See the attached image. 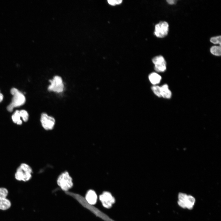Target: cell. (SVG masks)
I'll list each match as a JSON object with an SVG mask.
<instances>
[{
	"label": "cell",
	"mask_w": 221,
	"mask_h": 221,
	"mask_svg": "<svg viewBox=\"0 0 221 221\" xmlns=\"http://www.w3.org/2000/svg\"><path fill=\"white\" fill-rule=\"evenodd\" d=\"M33 170L28 164L22 163L17 168L15 173V178L18 181L26 182L32 177Z\"/></svg>",
	"instance_id": "1"
},
{
	"label": "cell",
	"mask_w": 221,
	"mask_h": 221,
	"mask_svg": "<svg viewBox=\"0 0 221 221\" xmlns=\"http://www.w3.org/2000/svg\"><path fill=\"white\" fill-rule=\"evenodd\" d=\"M10 93L13 97L11 103L7 107V110L9 112L12 111L14 107L23 105L25 101V96L17 89L15 88H12Z\"/></svg>",
	"instance_id": "2"
},
{
	"label": "cell",
	"mask_w": 221,
	"mask_h": 221,
	"mask_svg": "<svg viewBox=\"0 0 221 221\" xmlns=\"http://www.w3.org/2000/svg\"><path fill=\"white\" fill-rule=\"evenodd\" d=\"M57 183L58 185L64 191L66 192L73 186L72 179L67 171L61 174L57 178Z\"/></svg>",
	"instance_id": "3"
},
{
	"label": "cell",
	"mask_w": 221,
	"mask_h": 221,
	"mask_svg": "<svg viewBox=\"0 0 221 221\" xmlns=\"http://www.w3.org/2000/svg\"><path fill=\"white\" fill-rule=\"evenodd\" d=\"M50 84L48 87V91L57 93L62 92L64 90V85L62 78L60 76H56L49 80Z\"/></svg>",
	"instance_id": "4"
},
{
	"label": "cell",
	"mask_w": 221,
	"mask_h": 221,
	"mask_svg": "<svg viewBox=\"0 0 221 221\" xmlns=\"http://www.w3.org/2000/svg\"><path fill=\"white\" fill-rule=\"evenodd\" d=\"M40 121L42 127L47 130L53 129L56 122L54 117L45 113L41 114Z\"/></svg>",
	"instance_id": "5"
},
{
	"label": "cell",
	"mask_w": 221,
	"mask_h": 221,
	"mask_svg": "<svg viewBox=\"0 0 221 221\" xmlns=\"http://www.w3.org/2000/svg\"><path fill=\"white\" fill-rule=\"evenodd\" d=\"M169 24L165 21H161L155 25L154 34L157 37L163 38L168 34Z\"/></svg>",
	"instance_id": "6"
},
{
	"label": "cell",
	"mask_w": 221,
	"mask_h": 221,
	"mask_svg": "<svg viewBox=\"0 0 221 221\" xmlns=\"http://www.w3.org/2000/svg\"><path fill=\"white\" fill-rule=\"evenodd\" d=\"M8 194V191L6 188H0V210H6L10 207L11 202L6 198Z\"/></svg>",
	"instance_id": "7"
},
{
	"label": "cell",
	"mask_w": 221,
	"mask_h": 221,
	"mask_svg": "<svg viewBox=\"0 0 221 221\" xmlns=\"http://www.w3.org/2000/svg\"><path fill=\"white\" fill-rule=\"evenodd\" d=\"M99 199L103 206L107 208H111L115 202L114 198L108 192H103L99 196Z\"/></svg>",
	"instance_id": "8"
},
{
	"label": "cell",
	"mask_w": 221,
	"mask_h": 221,
	"mask_svg": "<svg viewBox=\"0 0 221 221\" xmlns=\"http://www.w3.org/2000/svg\"><path fill=\"white\" fill-rule=\"evenodd\" d=\"M75 196H76V197H75L76 199H79V200H77L78 201H79L80 203L83 204L84 207L90 210L97 216L102 218L103 219L105 220L106 221H114L108 217L106 215L102 213L97 209L91 206V205L88 204L85 200V202H83V199H81L80 196H76V194L75 195Z\"/></svg>",
	"instance_id": "9"
},
{
	"label": "cell",
	"mask_w": 221,
	"mask_h": 221,
	"mask_svg": "<svg viewBox=\"0 0 221 221\" xmlns=\"http://www.w3.org/2000/svg\"><path fill=\"white\" fill-rule=\"evenodd\" d=\"M85 199L88 204L92 205L96 203L97 199V194L93 190H89L86 194Z\"/></svg>",
	"instance_id": "10"
},
{
	"label": "cell",
	"mask_w": 221,
	"mask_h": 221,
	"mask_svg": "<svg viewBox=\"0 0 221 221\" xmlns=\"http://www.w3.org/2000/svg\"><path fill=\"white\" fill-rule=\"evenodd\" d=\"M161 97L164 98L170 99L172 95V92L169 89V86L165 84L161 87Z\"/></svg>",
	"instance_id": "11"
},
{
	"label": "cell",
	"mask_w": 221,
	"mask_h": 221,
	"mask_svg": "<svg viewBox=\"0 0 221 221\" xmlns=\"http://www.w3.org/2000/svg\"><path fill=\"white\" fill-rule=\"evenodd\" d=\"M149 79L152 84L156 85L160 83L161 79V77L157 73L153 72L149 75Z\"/></svg>",
	"instance_id": "12"
},
{
	"label": "cell",
	"mask_w": 221,
	"mask_h": 221,
	"mask_svg": "<svg viewBox=\"0 0 221 221\" xmlns=\"http://www.w3.org/2000/svg\"><path fill=\"white\" fill-rule=\"evenodd\" d=\"M20 111L16 110L12 116V119L13 122L18 125H21L22 124V121L21 119Z\"/></svg>",
	"instance_id": "13"
},
{
	"label": "cell",
	"mask_w": 221,
	"mask_h": 221,
	"mask_svg": "<svg viewBox=\"0 0 221 221\" xmlns=\"http://www.w3.org/2000/svg\"><path fill=\"white\" fill-rule=\"evenodd\" d=\"M195 202V199L194 197L190 196L187 195L185 201L186 207L188 209H191Z\"/></svg>",
	"instance_id": "14"
},
{
	"label": "cell",
	"mask_w": 221,
	"mask_h": 221,
	"mask_svg": "<svg viewBox=\"0 0 221 221\" xmlns=\"http://www.w3.org/2000/svg\"><path fill=\"white\" fill-rule=\"evenodd\" d=\"M152 61L154 65L160 64L166 62L164 57L161 55L154 57L152 59Z\"/></svg>",
	"instance_id": "15"
},
{
	"label": "cell",
	"mask_w": 221,
	"mask_h": 221,
	"mask_svg": "<svg viewBox=\"0 0 221 221\" xmlns=\"http://www.w3.org/2000/svg\"><path fill=\"white\" fill-rule=\"evenodd\" d=\"M211 52L216 56H220L221 54V46H214L210 48Z\"/></svg>",
	"instance_id": "16"
},
{
	"label": "cell",
	"mask_w": 221,
	"mask_h": 221,
	"mask_svg": "<svg viewBox=\"0 0 221 221\" xmlns=\"http://www.w3.org/2000/svg\"><path fill=\"white\" fill-rule=\"evenodd\" d=\"M154 69L159 72H163L165 71L166 69V62L163 64L154 65Z\"/></svg>",
	"instance_id": "17"
},
{
	"label": "cell",
	"mask_w": 221,
	"mask_h": 221,
	"mask_svg": "<svg viewBox=\"0 0 221 221\" xmlns=\"http://www.w3.org/2000/svg\"><path fill=\"white\" fill-rule=\"evenodd\" d=\"M151 89L154 93L157 96L161 97V87L158 86H153L151 87Z\"/></svg>",
	"instance_id": "18"
},
{
	"label": "cell",
	"mask_w": 221,
	"mask_h": 221,
	"mask_svg": "<svg viewBox=\"0 0 221 221\" xmlns=\"http://www.w3.org/2000/svg\"><path fill=\"white\" fill-rule=\"evenodd\" d=\"M20 117L25 122H27L29 118V114L25 110H21L20 111Z\"/></svg>",
	"instance_id": "19"
},
{
	"label": "cell",
	"mask_w": 221,
	"mask_h": 221,
	"mask_svg": "<svg viewBox=\"0 0 221 221\" xmlns=\"http://www.w3.org/2000/svg\"><path fill=\"white\" fill-rule=\"evenodd\" d=\"M221 36H218L211 37L210 40V41L214 44H219L221 46Z\"/></svg>",
	"instance_id": "20"
},
{
	"label": "cell",
	"mask_w": 221,
	"mask_h": 221,
	"mask_svg": "<svg viewBox=\"0 0 221 221\" xmlns=\"http://www.w3.org/2000/svg\"><path fill=\"white\" fill-rule=\"evenodd\" d=\"M122 2V0H108L107 2L110 5L114 6L121 4Z\"/></svg>",
	"instance_id": "21"
},
{
	"label": "cell",
	"mask_w": 221,
	"mask_h": 221,
	"mask_svg": "<svg viewBox=\"0 0 221 221\" xmlns=\"http://www.w3.org/2000/svg\"><path fill=\"white\" fill-rule=\"evenodd\" d=\"M187 196L185 194L180 193L178 195L179 201L185 202Z\"/></svg>",
	"instance_id": "22"
},
{
	"label": "cell",
	"mask_w": 221,
	"mask_h": 221,
	"mask_svg": "<svg viewBox=\"0 0 221 221\" xmlns=\"http://www.w3.org/2000/svg\"><path fill=\"white\" fill-rule=\"evenodd\" d=\"M178 204L179 206L181 207L185 208L186 207L185 203V201H178Z\"/></svg>",
	"instance_id": "23"
},
{
	"label": "cell",
	"mask_w": 221,
	"mask_h": 221,
	"mask_svg": "<svg viewBox=\"0 0 221 221\" xmlns=\"http://www.w3.org/2000/svg\"><path fill=\"white\" fill-rule=\"evenodd\" d=\"M167 2L170 4L172 5L175 4L176 1L174 0H168L166 1Z\"/></svg>",
	"instance_id": "24"
},
{
	"label": "cell",
	"mask_w": 221,
	"mask_h": 221,
	"mask_svg": "<svg viewBox=\"0 0 221 221\" xmlns=\"http://www.w3.org/2000/svg\"><path fill=\"white\" fill-rule=\"evenodd\" d=\"M3 99V95L2 94L0 93V103L2 100Z\"/></svg>",
	"instance_id": "25"
}]
</instances>
